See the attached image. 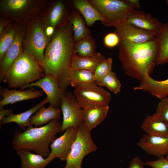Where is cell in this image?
Returning a JSON list of instances; mask_svg holds the SVG:
<instances>
[{
  "label": "cell",
  "instance_id": "7a4b0ae2",
  "mask_svg": "<svg viewBox=\"0 0 168 168\" xmlns=\"http://www.w3.org/2000/svg\"><path fill=\"white\" fill-rule=\"evenodd\" d=\"M119 59L125 73L139 81L151 76L156 65L158 45L156 37L141 43L120 41Z\"/></svg>",
  "mask_w": 168,
  "mask_h": 168
},
{
  "label": "cell",
  "instance_id": "8fae6325",
  "mask_svg": "<svg viewBox=\"0 0 168 168\" xmlns=\"http://www.w3.org/2000/svg\"><path fill=\"white\" fill-rule=\"evenodd\" d=\"M78 129L74 127L67 129L61 136L56 138L50 144L51 153L46 158L50 162L56 157L66 161L76 137Z\"/></svg>",
  "mask_w": 168,
  "mask_h": 168
},
{
  "label": "cell",
  "instance_id": "484cf974",
  "mask_svg": "<svg viewBox=\"0 0 168 168\" xmlns=\"http://www.w3.org/2000/svg\"><path fill=\"white\" fill-rule=\"evenodd\" d=\"M156 37L158 45L156 65L168 64V23L163 24L161 30Z\"/></svg>",
  "mask_w": 168,
  "mask_h": 168
},
{
  "label": "cell",
  "instance_id": "3957f363",
  "mask_svg": "<svg viewBox=\"0 0 168 168\" xmlns=\"http://www.w3.org/2000/svg\"><path fill=\"white\" fill-rule=\"evenodd\" d=\"M61 125L58 120L54 119L41 127L30 126L23 132L16 130L12 140V147L15 150L32 151L46 158L51 153L49 147L61 131Z\"/></svg>",
  "mask_w": 168,
  "mask_h": 168
},
{
  "label": "cell",
  "instance_id": "ffe728a7",
  "mask_svg": "<svg viewBox=\"0 0 168 168\" xmlns=\"http://www.w3.org/2000/svg\"><path fill=\"white\" fill-rule=\"evenodd\" d=\"M47 103L46 97L36 105L28 110L18 114L13 113L3 118L0 121L1 124L14 122L16 123L21 129H25L30 126V122L32 115L36 112L42 106Z\"/></svg>",
  "mask_w": 168,
  "mask_h": 168
},
{
  "label": "cell",
  "instance_id": "8d00e7d4",
  "mask_svg": "<svg viewBox=\"0 0 168 168\" xmlns=\"http://www.w3.org/2000/svg\"><path fill=\"white\" fill-rule=\"evenodd\" d=\"M144 163L138 156H136L131 161L128 168H144Z\"/></svg>",
  "mask_w": 168,
  "mask_h": 168
},
{
  "label": "cell",
  "instance_id": "f546056e",
  "mask_svg": "<svg viewBox=\"0 0 168 168\" xmlns=\"http://www.w3.org/2000/svg\"><path fill=\"white\" fill-rule=\"evenodd\" d=\"M32 3V1L28 0H5L2 2L1 6L6 11L17 13L27 10Z\"/></svg>",
  "mask_w": 168,
  "mask_h": 168
},
{
  "label": "cell",
  "instance_id": "2e32d148",
  "mask_svg": "<svg viewBox=\"0 0 168 168\" xmlns=\"http://www.w3.org/2000/svg\"><path fill=\"white\" fill-rule=\"evenodd\" d=\"M134 91H142L147 92L160 99L168 96V78L164 80L157 81L146 75L140 82Z\"/></svg>",
  "mask_w": 168,
  "mask_h": 168
},
{
  "label": "cell",
  "instance_id": "d4e9b609",
  "mask_svg": "<svg viewBox=\"0 0 168 168\" xmlns=\"http://www.w3.org/2000/svg\"><path fill=\"white\" fill-rule=\"evenodd\" d=\"M72 25L75 43L90 35V31L86 27L81 14L77 10L73 12L69 18Z\"/></svg>",
  "mask_w": 168,
  "mask_h": 168
},
{
  "label": "cell",
  "instance_id": "d6a6232c",
  "mask_svg": "<svg viewBox=\"0 0 168 168\" xmlns=\"http://www.w3.org/2000/svg\"><path fill=\"white\" fill-rule=\"evenodd\" d=\"M112 58H108L98 65L93 72L96 84L112 71Z\"/></svg>",
  "mask_w": 168,
  "mask_h": 168
},
{
  "label": "cell",
  "instance_id": "9c48e42d",
  "mask_svg": "<svg viewBox=\"0 0 168 168\" xmlns=\"http://www.w3.org/2000/svg\"><path fill=\"white\" fill-rule=\"evenodd\" d=\"M60 106L63 115L61 132L70 127L78 128L82 123L83 109L74 95L65 91L61 98Z\"/></svg>",
  "mask_w": 168,
  "mask_h": 168
},
{
  "label": "cell",
  "instance_id": "e575fe53",
  "mask_svg": "<svg viewBox=\"0 0 168 168\" xmlns=\"http://www.w3.org/2000/svg\"><path fill=\"white\" fill-rule=\"evenodd\" d=\"M104 42L105 45L108 47L112 48L119 45L120 38L115 32L107 34L104 37Z\"/></svg>",
  "mask_w": 168,
  "mask_h": 168
},
{
  "label": "cell",
  "instance_id": "d590c367",
  "mask_svg": "<svg viewBox=\"0 0 168 168\" xmlns=\"http://www.w3.org/2000/svg\"><path fill=\"white\" fill-rule=\"evenodd\" d=\"M144 164L152 168H168V160L164 156H161L155 161H147Z\"/></svg>",
  "mask_w": 168,
  "mask_h": 168
},
{
  "label": "cell",
  "instance_id": "8992f818",
  "mask_svg": "<svg viewBox=\"0 0 168 168\" xmlns=\"http://www.w3.org/2000/svg\"><path fill=\"white\" fill-rule=\"evenodd\" d=\"M97 148L92 140L91 131L81 124L78 128L64 168H82V162L84 157Z\"/></svg>",
  "mask_w": 168,
  "mask_h": 168
},
{
  "label": "cell",
  "instance_id": "60d3db41",
  "mask_svg": "<svg viewBox=\"0 0 168 168\" xmlns=\"http://www.w3.org/2000/svg\"><path fill=\"white\" fill-rule=\"evenodd\" d=\"M165 158L168 160V154L165 157Z\"/></svg>",
  "mask_w": 168,
  "mask_h": 168
},
{
  "label": "cell",
  "instance_id": "f1b7e54d",
  "mask_svg": "<svg viewBox=\"0 0 168 168\" xmlns=\"http://www.w3.org/2000/svg\"><path fill=\"white\" fill-rule=\"evenodd\" d=\"M96 50L95 41L89 35L75 43L73 53L80 57H86L93 54Z\"/></svg>",
  "mask_w": 168,
  "mask_h": 168
},
{
  "label": "cell",
  "instance_id": "e0dca14e",
  "mask_svg": "<svg viewBox=\"0 0 168 168\" xmlns=\"http://www.w3.org/2000/svg\"><path fill=\"white\" fill-rule=\"evenodd\" d=\"M22 36L17 33L15 40L0 60V80L3 82L5 76L11 65L23 53L22 49Z\"/></svg>",
  "mask_w": 168,
  "mask_h": 168
},
{
  "label": "cell",
  "instance_id": "74e56055",
  "mask_svg": "<svg viewBox=\"0 0 168 168\" xmlns=\"http://www.w3.org/2000/svg\"><path fill=\"white\" fill-rule=\"evenodd\" d=\"M3 106L0 105V121L4 118L12 113L13 111L12 108L5 109L3 108Z\"/></svg>",
  "mask_w": 168,
  "mask_h": 168
},
{
  "label": "cell",
  "instance_id": "5b68a950",
  "mask_svg": "<svg viewBox=\"0 0 168 168\" xmlns=\"http://www.w3.org/2000/svg\"><path fill=\"white\" fill-rule=\"evenodd\" d=\"M89 2L102 15L104 25L108 26L126 21L135 8L127 0H89Z\"/></svg>",
  "mask_w": 168,
  "mask_h": 168
},
{
  "label": "cell",
  "instance_id": "83f0119b",
  "mask_svg": "<svg viewBox=\"0 0 168 168\" xmlns=\"http://www.w3.org/2000/svg\"><path fill=\"white\" fill-rule=\"evenodd\" d=\"M65 14L63 3L61 1L57 2L50 10L43 25L44 27L50 26L55 29L63 21Z\"/></svg>",
  "mask_w": 168,
  "mask_h": 168
},
{
  "label": "cell",
  "instance_id": "7402d4cb",
  "mask_svg": "<svg viewBox=\"0 0 168 168\" xmlns=\"http://www.w3.org/2000/svg\"><path fill=\"white\" fill-rule=\"evenodd\" d=\"M61 110L58 108L50 105L47 108L43 105L30 118V126L37 127L49 122L51 121L59 120Z\"/></svg>",
  "mask_w": 168,
  "mask_h": 168
},
{
  "label": "cell",
  "instance_id": "7c38bea8",
  "mask_svg": "<svg viewBox=\"0 0 168 168\" xmlns=\"http://www.w3.org/2000/svg\"><path fill=\"white\" fill-rule=\"evenodd\" d=\"M120 41H128L136 43L145 42L156 36L154 34L141 29L126 21L118 23L113 26Z\"/></svg>",
  "mask_w": 168,
  "mask_h": 168
},
{
  "label": "cell",
  "instance_id": "1f68e13d",
  "mask_svg": "<svg viewBox=\"0 0 168 168\" xmlns=\"http://www.w3.org/2000/svg\"><path fill=\"white\" fill-rule=\"evenodd\" d=\"M17 34L13 29L3 31L0 37V60L13 44Z\"/></svg>",
  "mask_w": 168,
  "mask_h": 168
},
{
  "label": "cell",
  "instance_id": "836d02e7",
  "mask_svg": "<svg viewBox=\"0 0 168 168\" xmlns=\"http://www.w3.org/2000/svg\"><path fill=\"white\" fill-rule=\"evenodd\" d=\"M160 100L157 105L155 113L168 124V96Z\"/></svg>",
  "mask_w": 168,
  "mask_h": 168
},
{
  "label": "cell",
  "instance_id": "cb8c5ba5",
  "mask_svg": "<svg viewBox=\"0 0 168 168\" xmlns=\"http://www.w3.org/2000/svg\"><path fill=\"white\" fill-rule=\"evenodd\" d=\"M21 161V168H45L50 162L47 158L26 149L16 150Z\"/></svg>",
  "mask_w": 168,
  "mask_h": 168
},
{
  "label": "cell",
  "instance_id": "5bb4252c",
  "mask_svg": "<svg viewBox=\"0 0 168 168\" xmlns=\"http://www.w3.org/2000/svg\"><path fill=\"white\" fill-rule=\"evenodd\" d=\"M126 21L156 36L161 30L163 23L149 13L138 9H134L129 15Z\"/></svg>",
  "mask_w": 168,
  "mask_h": 168
},
{
  "label": "cell",
  "instance_id": "ac0fdd59",
  "mask_svg": "<svg viewBox=\"0 0 168 168\" xmlns=\"http://www.w3.org/2000/svg\"><path fill=\"white\" fill-rule=\"evenodd\" d=\"M108 105L83 109L82 124L91 131L106 118Z\"/></svg>",
  "mask_w": 168,
  "mask_h": 168
},
{
  "label": "cell",
  "instance_id": "603a6c76",
  "mask_svg": "<svg viewBox=\"0 0 168 168\" xmlns=\"http://www.w3.org/2000/svg\"><path fill=\"white\" fill-rule=\"evenodd\" d=\"M75 7L84 17L87 25L90 26L96 21H100L104 25V18L99 12L87 0H74Z\"/></svg>",
  "mask_w": 168,
  "mask_h": 168
},
{
  "label": "cell",
  "instance_id": "30bf717a",
  "mask_svg": "<svg viewBox=\"0 0 168 168\" xmlns=\"http://www.w3.org/2000/svg\"><path fill=\"white\" fill-rule=\"evenodd\" d=\"M34 86L40 88L46 95L47 101L55 107L60 106L61 98L66 91L60 87L56 78L50 74H45L39 80L20 88V90Z\"/></svg>",
  "mask_w": 168,
  "mask_h": 168
},
{
  "label": "cell",
  "instance_id": "4fadbf2b",
  "mask_svg": "<svg viewBox=\"0 0 168 168\" xmlns=\"http://www.w3.org/2000/svg\"><path fill=\"white\" fill-rule=\"evenodd\" d=\"M147 154L159 157L168 154V136L144 134L137 143Z\"/></svg>",
  "mask_w": 168,
  "mask_h": 168
},
{
  "label": "cell",
  "instance_id": "4dcf8cb0",
  "mask_svg": "<svg viewBox=\"0 0 168 168\" xmlns=\"http://www.w3.org/2000/svg\"><path fill=\"white\" fill-rule=\"evenodd\" d=\"M100 86H105L115 94L121 91V85L116 74L111 71L100 81L96 83Z\"/></svg>",
  "mask_w": 168,
  "mask_h": 168
},
{
  "label": "cell",
  "instance_id": "f35d334b",
  "mask_svg": "<svg viewBox=\"0 0 168 168\" xmlns=\"http://www.w3.org/2000/svg\"><path fill=\"white\" fill-rule=\"evenodd\" d=\"M44 28L46 36L49 41L55 31V29L53 27L50 26L44 27Z\"/></svg>",
  "mask_w": 168,
  "mask_h": 168
},
{
  "label": "cell",
  "instance_id": "44dd1931",
  "mask_svg": "<svg viewBox=\"0 0 168 168\" xmlns=\"http://www.w3.org/2000/svg\"><path fill=\"white\" fill-rule=\"evenodd\" d=\"M106 58L99 52L86 57H80L73 53L71 67L74 69H84L94 72L98 65Z\"/></svg>",
  "mask_w": 168,
  "mask_h": 168
},
{
  "label": "cell",
  "instance_id": "ab89813d",
  "mask_svg": "<svg viewBox=\"0 0 168 168\" xmlns=\"http://www.w3.org/2000/svg\"><path fill=\"white\" fill-rule=\"evenodd\" d=\"M127 1L132 5L135 9H138L140 7V1L139 0H127Z\"/></svg>",
  "mask_w": 168,
  "mask_h": 168
},
{
  "label": "cell",
  "instance_id": "6da1fadb",
  "mask_svg": "<svg viewBox=\"0 0 168 168\" xmlns=\"http://www.w3.org/2000/svg\"><path fill=\"white\" fill-rule=\"evenodd\" d=\"M75 44L72 25L66 22L55 31L45 49L40 64L45 74L55 76L60 87L65 91L70 84L69 75Z\"/></svg>",
  "mask_w": 168,
  "mask_h": 168
},
{
  "label": "cell",
  "instance_id": "d6986e66",
  "mask_svg": "<svg viewBox=\"0 0 168 168\" xmlns=\"http://www.w3.org/2000/svg\"><path fill=\"white\" fill-rule=\"evenodd\" d=\"M141 128L147 134L168 136V124L161 119L155 112L145 118Z\"/></svg>",
  "mask_w": 168,
  "mask_h": 168
},
{
  "label": "cell",
  "instance_id": "277c9868",
  "mask_svg": "<svg viewBox=\"0 0 168 168\" xmlns=\"http://www.w3.org/2000/svg\"><path fill=\"white\" fill-rule=\"evenodd\" d=\"M45 75L39 63L32 56L23 52L11 65L3 82L7 83L10 88H20Z\"/></svg>",
  "mask_w": 168,
  "mask_h": 168
},
{
  "label": "cell",
  "instance_id": "b9f144b4",
  "mask_svg": "<svg viewBox=\"0 0 168 168\" xmlns=\"http://www.w3.org/2000/svg\"><path fill=\"white\" fill-rule=\"evenodd\" d=\"M166 4H167V5L168 6V0H166Z\"/></svg>",
  "mask_w": 168,
  "mask_h": 168
},
{
  "label": "cell",
  "instance_id": "9a60e30c",
  "mask_svg": "<svg viewBox=\"0 0 168 168\" xmlns=\"http://www.w3.org/2000/svg\"><path fill=\"white\" fill-rule=\"evenodd\" d=\"M0 94L2 97L0 101V105L4 106L19 101L40 98L44 93L40 90L35 91L34 88L32 87L24 91L6 88H1Z\"/></svg>",
  "mask_w": 168,
  "mask_h": 168
},
{
  "label": "cell",
  "instance_id": "4316f807",
  "mask_svg": "<svg viewBox=\"0 0 168 168\" xmlns=\"http://www.w3.org/2000/svg\"><path fill=\"white\" fill-rule=\"evenodd\" d=\"M69 81L70 84L75 88L86 84L96 83L93 72L72 68L69 73Z\"/></svg>",
  "mask_w": 168,
  "mask_h": 168
},
{
  "label": "cell",
  "instance_id": "52a82bcc",
  "mask_svg": "<svg viewBox=\"0 0 168 168\" xmlns=\"http://www.w3.org/2000/svg\"><path fill=\"white\" fill-rule=\"evenodd\" d=\"M73 93L83 109L108 105L111 99L110 93L96 83L78 86L75 88Z\"/></svg>",
  "mask_w": 168,
  "mask_h": 168
},
{
  "label": "cell",
  "instance_id": "ba28073f",
  "mask_svg": "<svg viewBox=\"0 0 168 168\" xmlns=\"http://www.w3.org/2000/svg\"><path fill=\"white\" fill-rule=\"evenodd\" d=\"M49 41L45 34L43 25L36 21L30 29L24 53L33 57L40 64L44 56L45 49Z\"/></svg>",
  "mask_w": 168,
  "mask_h": 168
}]
</instances>
